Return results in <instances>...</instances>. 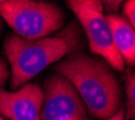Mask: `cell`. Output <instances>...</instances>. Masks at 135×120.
I'll list each match as a JSON object with an SVG mask.
<instances>
[{
	"label": "cell",
	"mask_w": 135,
	"mask_h": 120,
	"mask_svg": "<svg viewBox=\"0 0 135 120\" xmlns=\"http://www.w3.org/2000/svg\"><path fill=\"white\" fill-rule=\"evenodd\" d=\"M54 71L73 84L94 118L109 120L122 109L121 88L104 59L74 52L57 62Z\"/></svg>",
	"instance_id": "1"
},
{
	"label": "cell",
	"mask_w": 135,
	"mask_h": 120,
	"mask_svg": "<svg viewBox=\"0 0 135 120\" xmlns=\"http://www.w3.org/2000/svg\"><path fill=\"white\" fill-rule=\"evenodd\" d=\"M81 43V29L70 23L56 35L39 40H24L10 35L4 42V50L11 66V89L22 85L54 62L76 52Z\"/></svg>",
	"instance_id": "2"
},
{
	"label": "cell",
	"mask_w": 135,
	"mask_h": 120,
	"mask_svg": "<svg viewBox=\"0 0 135 120\" xmlns=\"http://www.w3.org/2000/svg\"><path fill=\"white\" fill-rule=\"evenodd\" d=\"M0 16L17 36L24 40H39L51 36L64 24L62 8L53 3L35 0L0 1Z\"/></svg>",
	"instance_id": "3"
},
{
	"label": "cell",
	"mask_w": 135,
	"mask_h": 120,
	"mask_svg": "<svg viewBox=\"0 0 135 120\" xmlns=\"http://www.w3.org/2000/svg\"><path fill=\"white\" fill-rule=\"evenodd\" d=\"M68 7L75 13L87 35L89 49L99 55L117 71H124V62L115 47L112 31L104 13L101 1L98 0H70Z\"/></svg>",
	"instance_id": "4"
},
{
	"label": "cell",
	"mask_w": 135,
	"mask_h": 120,
	"mask_svg": "<svg viewBox=\"0 0 135 120\" xmlns=\"http://www.w3.org/2000/svg\"><path fill=\"white\" fill-rule=\"evenodd\" d=\"M41 120H83L87 109L74 85L58 73L45 82Z\"/></svg>",
	"instance_id": "5"
},
{
	"label": "cell",
	"mask_w": 135,
	"mask_h": 120,
	"mask_svg": "<svg viewBox=\"0 0 135 120\" xmlns=\"http://www.w3.org/2000/svg\"><path fill=\"white\" fill-rule=\"evenodd\" d=\"M44 90L35 83H27L7 91L0 87V115L8 120H41Z\"/></svg>",
	"instance_id": "6"
},
{
	"label": "cell",
	"mask_w": 135,
	"mask_h": 120,
	"mask_svg": "<svg viewBox=\"0 0 135 120\" xmlns=\"http://www.w3.org/2000/svg\"><path fill=\"white\" fill-rule=\"evenodd\" d=\"M106 19L112 31L115 47L124 65L135 66V30L124 16L106 14Z\"/></svg>",
	"instance_id": "7"
},
{
	"label": "cell",
	"mask_w": 135,
	"mask_h": 120,
	"mask_svg": "<svg viewBox=\"0 0 135 120\" xmlns=\"http://www.w3.org/2000/svg\"><path fill=\"white\" fill-rule=\"evenodd\" d=\"M127 109L124 111V120H135V72L128 70L126 76Z\"/></svg>",
	"instance_id": "8"
},
{
	"label": "cell",
	"mask_w": 135,
	"mask_h": 120,
	"mask_svg": "<svg viewBox=\"0 0 135 120\" xmlns=\"http://www.w3.org/2000/svg\"><path fill=\"white\" fill-rule=\"evenodd\" d=\"M123 13L135 30V0H129L123 4Z\"/></svg>",
	"instance_id": "9"
},
{
	"label": "cell",
	"mask_w": 135,
	"mask_h": 120,
	"mask_svg": "<svg viewBox=\"0 0 135 120\" xmlns=\"http://www.w3.org/2000/svg\"><path fill=\"white\" fill-rule=\"evenodd\" d=\"M8 76H10V72H8V69H7V64L0 56V87H3L4 84L6 83V81L8 79Z\"/></svg>",
	"instance_id": "10"
},
{
	"label": "cell",
	"mask_w": 135,
	"mask_h": 120,
	"mask_svg": "<svg viewBox=\"0 0 135 120\" xmlns=\"http://www.w3.org/2000/svg\"><path fill=\"white\" fill-rule=\"evenodd\" d=\"M103 4V8L107 11V14H116L117 10L121 6V1H104Z\"/></svg>",
	"instance_id": "11"
},
{
	"label": "cell",
	"mask_w": 135,
	"mask_h": 120,
	"mask_svg": "<svg viewBox=\"0 0 135 120\" xmlns=\"http://www.w3.org/2000/svg\"><path fill=\"white\" fill-rule=\"evenodd\" d=\"M109 120H124V111L121 109V111H118L112 118H110Z\"/></svg>",
	"instance_id": "12"
},
{
	"label": "cell",
	"mask_w": 135,
	"mask_h": 120,
	"mask_svg": "<svg viewBox=\"0 0 135 120\" xmlns=\"http://www.w3.org/2000/svg\"><path fill=\"white\" fill-rule=\"evenodd\" d=\"M1 29H3V23H1V19H0V31H1Z\"/></svg>",
	"instance_id": "13"
},
{
	"label": "cell",
	"mask_w": 135,
	"mask_h": 120,
	"mask_svg": "<svg viewBox=\"0 0 135 120\" xmlns=\"http://www.w3.org/2000/svg\"><path fill=\"white\" fill-rule=\"evenodd\" d=\"M0 120H6V119H4V118L1 117V115H0Z\"/></svg>",
	"instance_id": "14"
},
{
	"label": "cell",
	"mask_w": 135,
	"mask_h": 120,
	"mask_svg": "<svg viewBox=\"0 0 135 120\" xmlns=\"http://www.w3.org/2000/svg\"><path fill=\"white\" fill-rule=\"evenodd\" d=\"M68 120H74V119H68Z\"/></svg>",
	"instance_id": "15"
},
{
	"label": "cell",
	"mask_w": 135,
	"mask_h": 120,
	"mask_svg": "<svg viewBox=\"0 0 135 120\" xmlns=\"http://www.w3.org/2000/svg\"><path fill=\"white\" fill-rule=\"evenodd\" d=\"M83 120H88V119H83Z\"/></svg>",
	"instance_id": "16"
}]
</instances>
